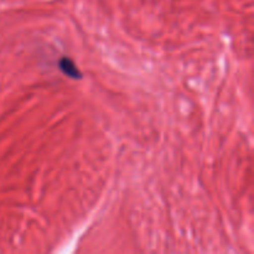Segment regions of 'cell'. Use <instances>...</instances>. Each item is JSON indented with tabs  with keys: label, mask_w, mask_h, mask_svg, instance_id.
<instances>
[{
	"label": "cell",
	"mask_w": 254,
	"mask_h": 254,
	"mask_svg": "<svg viewBox=\"0 0 254 254\" xmlns=\"http://www.w3.org/2000/svg\"><path fill=\"white\" fill-rule=\"evenodd\" d=\"M59 66L61 68V71L64 72V74H67L71 78H81L82 74L81 72L78 71L77 66L74 64V62L72 60L67 59V57H62L59 62Z\"/></svg>",
	"instance_id": "obj_1"
}]
</instances>
